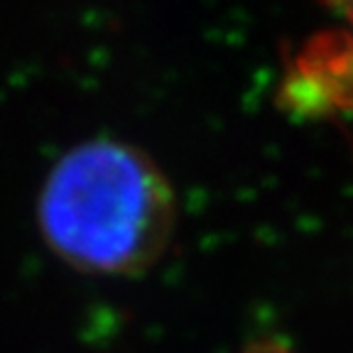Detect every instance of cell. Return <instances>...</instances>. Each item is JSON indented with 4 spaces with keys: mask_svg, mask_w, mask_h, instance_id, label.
<instances>
[{
    "mask_svg": "<svg viewBox=\"0 0 353 353\" xmlns=\"http://www.w3.org/2000/svg\"><path fill=\"white\" fill-rule=\"evenodd\" d=\"M248 353H287V351H280V348H255V351Z\"/></svg>",
    "mask_w": 353,
    "mask_h": 353,
    "instance_id": "cell-3",
    "label": "cell"
},
{
    "mask_svg": "<svg viewBox=\"0 0 353 353\" xmlns=\"http://www.w3.org/2000/svg\"><path fill=\"white\" fill-rule=\"evenodd\" d=\"M37 226L44 245L74 270L143 275L174 236V189L143 148L118 138H88L47 172Z\"/></svg>",
    "mask_w": 353,
    "mask_h": 353,
    "instance_id": "cell-1",
    "label": "cell"
},
{
    "mask_svg": "<svg viewBox=\"0 0 353 353\" xmlns=\"http://www.w3.org/2000/svg\"><path fill=\"white\" fill-rule=\"evenodd\" d=\"M339 25L324 28L294 52L280 103L299 118L353 116V3L331 6Z\"/></svg>",
    "mask_w": 353,
    "mask_h": 353,
    "instance_id": "cell-2",
    "label": "cell"
}]
</instances>
